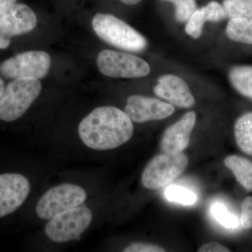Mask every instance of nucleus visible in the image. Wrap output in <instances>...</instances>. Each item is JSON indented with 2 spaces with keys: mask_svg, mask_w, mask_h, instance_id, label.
Returning a JSON list of instances; mask_svg holds the SVG:
<instances>
[{
  "mask_svg": "<svg viewBox=\"0 0 252 252\" xmlns=\"http://www.w3.org/2000/svg\"><path fill=\"white\" fill-rule=\"evenodd\" d=\"M78 133L88 148L108 151L127 143L133 135L134 126L122 109L104 106L94 109L81 120Z\"/></svg>",
  "mask_w": 252,
  "mask_h": 252,
  "instance_id": "obj_1",
  "label": "nucleus"
},
{
  "mask_svg": "<svg viewBox=\"0 0 252 252\" xmlns=\"http://www.w3.org/2000/svg\"><path fill=\"white\" fill-rule=\"evenodd\" d=\"M92 26L101 39L118 49L135 53L147 49V41L142 34L112 14L94 15Z\"/></svg>",
  "mask_w": 252,
  "mask_h": 252,
  "instance_id": "obj_2",
  "label": "nucleus"
},
{
  "mask_svg": "<svg viewBox=\"0 0 252 252\" xmlns=\"http://www.w3.org/2000/svg\"><path fill=\"white\" fill-rule=\"evenodd\" d=\"M41 89L39 79L18 78L10 81L0 97V121L12 122L24 115Z\"/></svg>",
  "mask_w": 252,
  "mask_h": 252,
  "instance_id": "obj_3",
  "label": "nucleus"
},
{
  "mask_svg": "<svg viewBox=\"0 0 252 252\" xmlns=\"http://www.w3.org/2000/svg\"><path fill=\"white\" fill-rule=\"evenodd\" d=\"M93 220L94 214L91 209L81 205L52 217L44 227V233L53 243L75 241L90 227Z\"/></svg>",
  "mask_w": 252,
  "mask_h": 252,
  "instance_id": "obj_4",
  "label": "nucleus"
},
{
  "mask_svg": "<svg viewBox=\"0 0 252 252\" xmlns=\"http://www.w3.org/2000/svg\"><path fill=\"white\" fill-rule=\"evenodd\" d=\"M189 158L183 152L162 153L154 157L142 172V185L149 190L163 188L187 170Z\"/></svg>",
  "mask_w": 252,
  "mask_h": 252,
  "instance_id": "obj_5",
  "label": "nucleus"
},
{
  "mask_svg": "<svg viewBox=\"0 0 252 252\" xmlns=\"http://www.w3.org/2000/svg\"><path fill=\"white\" fill-rule=\"evenodd\" d=\"M87 197V192L81 186L61 184L43 194L36 204V215L41 220H49L61 212L84 205Z\"/></svg>",
  "mask_w": 252,
  "mask_h": 252,
  "instance_id": "obj_6",
  "label": "nucleus"
},
{
  "mask_svg": "<svg viewBox=\"0 0 252 252\" xmlns=\"http://www.w3.org/2000/svg\"><path fill=\"white\" fill-rule=\"evenodd\" d=\"M97 64L99 72L113 78H142L150 73L151 67L143 59L112 50H103L99 53Z\"/></svg>",
  "mask_w": 252,
  "mask_h": 252,
  "instance_id": "obj_7",
  "label": "nucleus"
},
{
  "mask_svg": "<svg viewBox=\"0 0 252 252\" xmlns=\"http://www.w3.org/2000/svg\"><path fill=\"white\" fill-rule=\"evenodd\" d=\"M36 23V14L28 5L14 2L0 6V49L9 47L13 36L33 31Z\"/></svg>",
  "mask_w": 252,
  "mask_h": 252,
  "instance_id": "obj_8",
  "label": "nucleus"
},
{
  "mask_svg": "<svg viewBox=\"0 0 252 252\" xmlns=\"http://www.w3.org/2000/svg\"><path fill=\"white\" fill-rule=\"evenodd\" d=\"M51 62V58L45 51H27L4 61L0 64V73L7 79H40L49 72Z\"/></svg>",
  "mask_w": 252,
  "mask_h": 252,
  "instance_id": "obj_9",
  "label": "nucleus"
},
{
  "mask_svg": "<svg viewBox=\"0 0 252 252\" xmlns=\"http://www.w3.org/2000/svg\"><path fill=\"white\" fill-rule=\"evenodd\" d=\"M31 190V182L26 176L13 172L0 175V218L22 206Z\"/></svg>",
  "mask_w": 252,
  "mask_h": 252,
  "instance_id": "obj_10",
  "label": "nucleus"
},
{
  "mask_svg": "<svg viewBox=\"0 0 252 252\" xmlns=\"http://www.w3.org/2000/svg\"><path fill=\"white\" fill-rule=\"evenodd\" d=\"M174 106L160 99L133 94L127 99L125 112L137 124L163 120L175 112Z\"/></svg>",
  "mask_w": 252,
  "mask_h": 252,
  "instance_id": "obj_11",
  "label": "nucleus"
},
{
  "mask_svg": "<svg viewBox=\"0 0 252 252\" xmlns=\"http://www.w3.org/2000/svg\"><path fill=\"white\" fill-rule=\"evenodd\" d=\"M195 123L196 114L191 111L167 127L160 140L162 153L177 154L185 151L190 143V135Z\"/></svg>",
  "mask_w": 252,
  "mask_h": 252,
  "instance_id": "obj_12",
  "label": "nucleus"
},
{
  "mask_svg": "<svg viewBox=\"0 0 252 252\" xmlns=\"http://www.w3.org/2000/svg\"><path fill=\"white\" fill-rule=\"evenodd\" d=\"M154 93L160 98L180 108H190L195 104V98L187 83L174 74H166L158 79Z\"/></svg>",
  "mask_w": 252,
  "mask_h": 252,
  "instance_id": "obj_13",
  "label": "nucleus"
},
{
  "mask_svg": "<svg viewBox=\"0 0 252 252\" xmlns=\"http://www.w3.org/2000/svg\"><path fill=\"white\" fill-rule=\"evenodd\" d=\"M223 162L245 190L252 192V160L240 156L230 155L225 158Z\"/></svg>",
  "mask_w": 252,
  "mask_h": 252,
  "instance_id": "obj_14",
  "label": "nucleus"
},
{
  "mask_svg": "<svg viewBox=\"0 0 252 252\" xmlns=\"http://www.w3.org/2000/svg\"><path fill=\"white\" fill-rule=\"evenodd\" d=\"M234 135L239 149L252 157V112L245 113L237 119Z\"/></svg>",
  "mask_w": 252,
  "mask_h": 252,
  "instance_id": "obj_15",
  "label": "nucleus"
},
{
  "mask_svg": "<svg viewBox=\"0 0 252 252\" xmlns=\"http://www.w3.org/2000/svg\"><path fill=\"white\" fill-rule=\"evenodd\" d=\"M228 77L235 90L252 99V66H235L230 69Z\"/></svg>",
  "mask_w": 252,
  "mask_h": 252,
  "instance_id": "obj_16",
  "label": "nucleus"
},
{
  "mask_svg": "<svg viewBox=\"0 0 252 252\" xmlns=\"http://www.w3.org/2000/svg\"><path fill=\"white\" fill-rule=\"evenodd\" d=\"M226 35L235 42L252 45V18H230L225 28Z\"/></svg>",
  "mask_w": 252,
  "mask_h": 252,
  "instance_id": "obj_17",
  "label": "nucleus"
},
{
  "mask_svg": "<svg viewBox=\"0 0 252 252\" xmlns=\"http://www.w3.org/2000/svg\"><path fill=\"white\" fill-rule=\"evenodd\" d=\"M226 17L252 18V0H223Z\"/></svg>",
  "mask_w": 252,
  "mask_h": 252,
  "instance_id": "obj_18",
  "label": "nucleus"
},
{
  "mask_svg": "<svg viewBox=\"0 0 252 252\" xmlns=\"http://www.w3.org/2000/svg\"><path fill=\"white\" fill-rule=\"evenodd\" d=\"M165 196L167 200L184 205H190L195 203L197 196L193 192L183 187L172 186L165 190Z\"/></svg>",
  "mask_w": 252,
  "mask_h": 252,
  "instance_id": "obj_19",
  "label": "nucleus"
},
{
  "mask_svg": "<svg viewBox=\"0 0 252 252\" xmlns=\"http://www.w3.org/2000/svg\"><path fill=\"white\" fill-rule=\"evenodd\" d=\"M205 22H207V20L203 9L202 8L197 9L187 22L186 32L193 39H198L203 33V28Z\"/></svg>",
  "mask_w": 252,
  "mask_h": 252,
  "instance_id": "obj_20",
  "label": "nucleus"
},
{
  "mask_svg": "<svg viewBox=\"0 0 252 252\" xmlns=\"http://www.w3.org/2000/svg\"><path fill=\"white\" fill-rule=\"evenodd\" d=\"M212 213L214 217L220 225L227 228H236L238 224V219L230 214L221 204H215L212 207Z\"/></svg>",
  "mask_w": 252,
  "mask_h": 252,
  "instance_id": "obj_21",
  "label": "nucleus"
},
{
  "mask_svg": "<svg viewBox=\"0 0 252 252\" xmlns=\"http://www.w3.org/2000/svg\"><path fill=\"white\" fill-rule=\"evenodd\" d=\"M173 4L175 5L176 20L181 23H187L197 9L195 0H176Z\"/></svg>",
  "mask_w": 252,
  "mask_h": 252,
  "instance_id": "obj_22",
  "label": "nucleus"
},
{
  "mask_svg": "<svg viewBox=\"0 0 252 252\" xmlns=\"http://www.w3.org/2000/svg\"><path fill=\"white\" fill-rule=\"evenodd\" d=\"M207 21L210 22H220L226 17L223 6L216 1H212L206 6L202 7Z\"/></svg>",
  "mask_w": 252,
  "mask_h": 252,
  "instance_id": "obj_23",
  "label": "nucleus"
},
{
  "mask_svg": "<svg viewBox=\"0 0 252 252\" xmlns=\"http://www.w3.org/2000/svg\"><path fill=\"white\" fill-rule=\"evenodd\" d=\"M240 223L243 229L252 228V196L247 197L242 203Z\"/></svg>",
  "mask_w": 252,
  "mask_h": 252,
  "instance_id": "obj_24",
  "label": "nucleus"
},
{
  "mask_svg": "<svg viewBox=\"0 0 252 252\" xmlns=\"http://www.w3.org/2000/svg\"><path fill=\"white\" fill-rule=\"evenodd\" d=\"M124 252H164L165 250L158 245L153 244L135 243L126 247Z\"/></svg>",
  "mask_w": 252,
  "mask_h": 252,
  "instance_id": "obj_25",
  "label": "nucleus"
},
{
  "mask_svg": "<svg viewBox=\"0 0 252 252\" xmlns=\"http://www.w3.org/2000/svg\"><path fill=\"white\" fill-rule=\"evenodd\" d=\"M198 252H229L230 250L226 247L217 243L204 244L198 249Z\"/></svg>",
  "mask_w": 252,
  "mask_h": 252,
  "instance_id": "obj_26",
  "label": "nucleus"
},
{
  "mask_svg": "<svg viewBox=\"0 0 252 252\" xmlns=\"http://www.w3.org/2000/svg\"><path fill=\"white\" fill-rule=\"evenodd\" d=\"M122 3L126 5H135L138 4L142 0H120Z\"/></svg>",
  "mask_w": 252,
  "mask_h": 252,
  "instance_id": "obj_27",
  "label": "nucleus"
},
{
  "mask_svg": "<svg viewBox=\"0 0 252 252\" xmlns=\"http://www.w3.org/2000/svg\"><path fill=\"white\" fill-rule=\"evenodd\" d=\"M16 1H17V0H0V6L12 4V3L16 2Z\"/></svg>",
  "mask_w": 252,
  "mask_h": 252,
  "instance_id": "obj_28",
  "label": "nucleus"
},
{
  "mask_svg": "<svg viewBox=\"0 0 252 252\" xmlns=\"http://www.w3.org/2000/svg\"><path fill=\"white\" fill-rule=\"evenodd\" d=\"M4 81H3V79L1 78H0V97H1V94H3V91L4 90Z\"/></svg>",
  "mask_w": 252,
  "mask_h": 252,
  "instance_id": "obj_29",
  "label": "nucleus"
},
{
  "mask_svg": "<svg viewBox=\"0 0 252 252\" xmlns=\"http://www.w3.org/2000/svg\"><path fill=\"white\" fill-rule=\"evenodd\" d=\"M163 1H170V2L174 3L176 1V0H163Z\"/></svg>",
  "mask_w": 252,
  "mask_h": 252,
  "instance_id": "obj_30",
  "label": "nucleus"
}]
</instances>
